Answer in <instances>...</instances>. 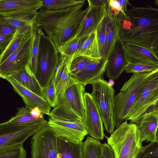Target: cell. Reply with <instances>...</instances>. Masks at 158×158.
<instances>
[{
    "mask_svg": "<svg viewBox=\"0 0 158 158\" xmlns=\"http://www.w3.org/2000/svg\"><path fill=\"white\" fill-rule=\"evenodd\" d=\"M84 5L56 10L41 8L38 11L35 25L44 31L58 48L75 35L88 10V7L83 9Z\"/></svg>",
    "mask_w": 158,
    "mask_h": 158,
    "instance_id": "6da1fadb",
    "label": "cell"
},
{
    "mask_svg": "<svg viewBox=\"0 0 158 158\" xmlns=\"http://www.w3.org/2000/svg\"><path fill=\"white\" fill-rule=\"evenodd\" d=\"M131 6L121 22L120 38L125 43L153 48L158 37V9Z\"/></svg>",
    "mask_w": 158,
    "mask_h": 158,
    "instance_id": "7a4b0ae2",
    "label": "cell"
},
{
    "mask_svg": "<svg viewBox=\"0 0 158 158\" xmlns=\"http://www.w3.org/2000/svg\"><path fill=\"white\" fill-rule=\"evenodd\" d=\"M30 143L31 158H82L83 142H73L48 125L33 135Z\"/></svg>",
    "mask_w": 158,
    "mask_h": 158,
    "instance_id": "3957f363",
    "label": "cell"
},
{
    "mask_svg": "<svg viewBox=\"0 0 158 158\" xmlns=\"http://www.w3.org/2000/svg\"><path fill=\"white\" fill-rule=\"evenodd\" d=\"M115 158H136L143 146L136 124L123 122L108 137Z\"/></svg>",
    "mask_w": 158,
    "mask_h": 158,
    "instance_id": "277c9868",
    "label": "cell"
},
{
    "mask_svg": "<svg viewBox=\"0 0 158 158\" xmlns=\"http://www.w3.org/2000/svg\"><path fill=\"white\" fill-rule=\"evenodd\" d=\"M85 86L79 83L69 87L49 116L52 119L83 122L85 116Z\"/></svg>",
    "mask_w": 158,
    "mask_h": 158,
    "instance_id": "5b68a950",
    "label": "cell"
},
{
    "mask_svg": "<svg viewBox=\"0 0 158 158\" xmlns=\"http://www.w3.org/2000/svg\"><path fill=\"white\" fill-rule=\"evenodd\" d=\"M155 70L149 72L133 73L124 84L120 92L114 96V118L116 128L124 122L135 102L142 85Z\"/></svg>",
    "mask_w": 158,
    "mask_h": 158,
    "instance_id": "8992f818",
    "label": "cell"
},
{
    "mask_svg": "<svg viewBox=\"0 0 158 158\" xmlns=\"http://www.w3.org/2000/svg\"><path fill=\"white\" fill-rule=\"evenodd\" d=\"M60 54L52 40L42 29L39 41L38 63L35 77L43 89L54 77Z\"/></svg>",
    "mask_w": 158,
    "mask_h": 158,
    "instance_id": "52a82bcc",
    "label": "cell"
},
{
    "mask_svg": "<svg viewBox=\"0 0 158 158\" xmlns=\"http://www.w3.org/2000/svg\"><path fill=\"white\" fill-rule=\"evenodd\" d=\"M158 102V69L142 85L125 120L136 123Z\"/></svg>",
    "mask_w": 158,
    "mask_h": 158,
    "instance_id": "ba28073f",
    "label": "cell"
},
{
    "mask_svg": "<svg viewBox=\"0 0 158 158\" xmlns=\"http://www.w3.org/2000/svg\"><path fill=\"white\" fill-rule=\"evenodd\" d=\"M90 94L102 118L105 130L112 134L115 127L114 118L115 91L113 87L102 78L91 84Z\"/></svg>",
    "mask_w": 158,
    "mask_h": 158,
    "instance_id": "9c48e42d",
    "label": "cell"
},
{
    "mask_svg": "<svg viewBox=\"0 0 158 158\" xmlns=\"http://www.w3.org/2000/svg\"><path fill=\"white\" fill-rule=\"evenodd\" d=\"M45 119L35 123L15 125L6 122L0 124V149L19 144L48 125Z\"/></svg>",
    "mask_w": 158,
    "mask_h": 158,
    "instance_id": "30bf717a",
    "label": "cell"
},
{
    "mask_svg": "<svg viewBox=\"0 0 158 158\" xmlns=\"http://www.w3.org/2000/svg\"><path fill=\"white\" fill-rule=\"evenodd\" d=\"M32 44V33L19 47L0 64V77L6 79L29 65Z\"/></svg>",
    "mask_w": 158,
    "mask_h": 158,
    "instance_id": "8fae6325",
    "label": "cell"
},
{
    "mask_svg": "<svg viewBox=\"0 0 158 158\" xmlns=\"http://www.w3.org/2000/svg\"><path fill=\"white\" fill-rule=\"evenodd\" d=\"M85 111L83 123L87 134L97 140L104 139L103 122L96 104L90 94H84Z\"/></svg>",
    "mask_w": 158,
    "mask_h": 158,
    "instance_id": "7c38bea8",
    "label": "cell"
},
{
    "mask_svg": "<svg viewBox=\"0 0 158 158\" xmlns=\"http://www.w3.org/2000/svg\"><path fill=\"white\" fill-rule=\"evenodd\" d=\"M48 125L59 135L75 143L81 142L87 133L83 122L69 121L50 118Z\"/></svg>",
    "mask_w": 158,
    "mask_h": 158,
    "instance_id": "4fadbf2b",
    "label": "cell"
},
{
    "mask_svg": "<svg viewBox=\"0 0 158 158\" xmlns=\"http://www.w3.org/2000/svg\"><path fill=\"white\" fill-rule=\"evenodd\" d=\"M42 7V0H0V16L36 15Z\"/></svg>",
    "mask_w": 158,
    "mask_h": 158,
    "instance_id": "5bb4252c",
    "label": "cell"
},
{
    "mask_svg": "<svg viewBox=\"0 0 158 158\" xmlns=\"http://www.w3.org/2000/svg\"><path fill=\"white\" fill-rule=\"evenodd\" d=\"M128 63L125 43L120 37L107 58V76L109 79L116 80L125 70Z\"/></svg>",
    "mask_w": 158,
    "mask_h": 158,
    "instance_id": "9a60e30c",
    "label": "cell"
},
{
    "mask_svg": "<svg viewBox=\"0 0 158 158\" xmlns=\"http://www.w3.org/2000/svg\"><path fill=\"white\" fill-rule=\"evenodd\" d=\"M11 85L14 90L23 99L25 106L31 110L39 107L44 114L49 115L51 107L44 98L26 88L11 77L6 79Z\"/></svg>",
    "mask_w": 158,
    "mask_h": 158,
    "instance_id": "2e32d148",
    "label": "cell"
},
{
    "mask_svg": "<svg viewBox=\"0 0 158 158\" xmlns=\"http://www.w3.org/2000/svg\"><path fill=\"white\" fill-rule=\"evenodd\" d=\"M73 55L61 56L54 77L56 91L58 102L70 86L77 83L71 77L70 67Z\"/></svg>",
    "mask_w": 158,
    "mask_h": 158,
    "instance_id": "e0dca14e",
    "label": "cell"
},
{
    "mask_svg": "<svg viewBox=\"0 0 158 158\" xmlns=\"http://www.w3.org/2000/svg\"><path fill=\"white\" fill-rule=\"evenodd\" d=\"M83 19L75 36L81 37L88 36L96 30L104 18L108 15L106 6L92 7Z\"/></svg>",
    "mask_w": 158,
    "mask_h": 158,
    "instance_id": "ac0fdd59",
    "label": "cell"
},
{
    "mask_svg": "<svg viewBox=\"0 0 158 158\" xmlns=\"http://www.w3.org/2000/svg\"><path fill=\"white\" fill-rule=\"evenodd\" d=\"M107 58H97L88 64L81 71L72 77L77 83L85 86L91 84L102 76L106 70Z\"/></svg>",
    "mask_w": 158,
    "mask_h": 158,
    "instance_id": "d6986e66",
    "label": "cell"
},
{
    "mask_svg": "<svg viewBox=\"0 0 158 158\" xmlns=\"http://www.w3.org/2000/svg\"><path fill=\"white\" fill-rule=\"evenodd\" d=\"M125 45L129 62L158 64V57L153 48L127 43Z\"/></svg>",
    "mask_w": 158,
    "mask_h": 158,
    "instance_id": "ffe728a7",
    "label": "cell"
},
{
    "mask_svg": "<svg viewBox=\"0 0 158 158\" xmlns=\"http://www.w3.org/2000/svg\"><path fill=\"white\" fill-rule=\"evenodd\" d=\"M143 141H156L158 129V117L155 113L150 111L136 123Z\"/></svg>",
    "mask_w": 158,
    "mask_h": 158,
    "instance_id": "44dd1931",
    "label": "cell"
},
{
    "mask_svg": "<svg viewBox=\"0 0 158 158\" xmlns=\"http://www.w3.org/2000/svg\"><path fill=\"white\" fill-rule=\"evenodd\" d=\"M9 77L13 78L26 88L45 98L43 89L35 75L30 69L29 65H27L23 69L12 74Z\"/></svg>",
    "mask_w": 158,
    "mask_h": 158,
    "instance_id": "7402d4cb",
    "label": "cell"
},
{
    "mask_svg": "<svg viewBox=\"0 0 158 158\" xmlns=\"http://www.w3.org/2000/svg\"><path fill=\"white\" fill-rule=\"evenodd\" d=\"M81 56L93 58L102 57L97 39L96 30L88 36L82 45L73 55V58Z\"/></svg>",
    "mask_w": 158,
    "mask_h": 158,
    "instance_id": "603a6c76",
    "label": "cell"
},
{
    "mask_svg": "<svg viewBox=\"0 0 158 158\" xmlns=\"http://www.w3.org/2000/svg\"><path fill=\"white\" fill-rule=\"evenodd\" d=\"M108 16L109 19L106 35V56L107 58L120 37L122 22L121 19L116 17Z\"/></svg>",
    "mask_w": 158,
    "mask_h": 158,
    "instance_id": "cb8c5ba5",
    "label": "cell"
},
{
    "mask_svg": "<svg viewBox=\"0 0 158 158\" xmlns=\"http://www.w3.org/2000/svg\"><path fill=\"white\" fill-rule=\"evenodd\" d=\"M33 28L27 27L16 30L9 44L4 51L0 54V64L15 51L21 43L31 35Z\"/></svg>",
    "mask_w": 158,
    "mask_h": 158,
    "instance_id": "d4e9b609",
    "label": "cell"
},
{
    "mask_svg": "<svg viewBox=\"0 0 158 158\" xmlns=\"http://www.w3.org/2000/svg\"><path fill=\"white\" fill-rule=\"evenodd\" d=\"M37 15H21L8 16H0V20L15 28L33 27L36 24Z\"/></svg>",
    "mask_w": 158,
    "mask_h": 158,
    "instance_id": "484cf974",
    "label": "cell"
},
{
    "mask_svg": "<svg viewBox=\"0 0 158 158\" xmlns=\"http://www.w3.org/2000/svg\"><path fill=\"white\" fill-rule=\"evenodd\" d=\"M42 29L35 25L32 31V44L29 66L32 72L36 74L38 63L39 41Z\"/></svg>",
    "mask_w": 158,
    "mask_h": 158,
    "instance_id": "4316f807",
    "label": "cell"
},
{
    "mask_svg": "<svg viewBox=\"0 0 158 158\" xmlns=\"http://www.w3.org/2000/svg\"><path fill=\"white\" fill-rule=\"evenodd\" d=\"M102 144L99 140L87 137L83 142L82 158H100Z\"/></svg>",
    "mask_w": 158,
    "mask_h": 158,
    "instance_id": "83f0119b",
    "label": "cell"
},
{
    "mask_svg": "<svg viewBox=\"0 0 158 158\" xmlns=\"http://www.w3.org/2000/svg\"><path fill=\"white\" fill-rule=\"evenodd\" d=\"M88 36L81 37L74 36L70 38L57 48L60 54L67 56H73L82 45Z\"/></svg>",
    "mask_w": 158,
    "mask_h": 158,
    "instance_id": "f1b7e54d",
    "label": "cell"
},
{
    "mask_svg": "<svg viewBox=\"0 0 158 158\" xmlns=\"http://www.w3.org/2000/svg\"><path fill=\"white\" fill-rule=\"evenodd\" d=\"M30 110V109L26 106L19 108L18 109V112L15 115L12 117L6 122L15 125H23L31 124L42 120L37 119L33 117L31 114Z\"/></svg>",
    "mask_w": 158,
    "mask_h": 158,
    "instance_id": "f546056e",
    "label": "cell"
},
{
    "mask_svg": "<svg viewBox=\"0 0 158 158\" xmlns=\"http://www.w3.org/2000/svg\"><path fill=\"white\" fill-rule=\"evenodd\" d=\"M42 8L50 10H56L64 9L85 3V0H42Z\"/></svg>",
    "mask_w": 158,
    "mask_h": 158,
    "instance_id": "4dcf8cb0",
    "label": "cell"
},
{
    "mask_svg": "<svg viewBox=\"0 0 158 158\" xmlns=\"http://www.w3.org/2000/svg\"><path fill=\"white\" fill-rule=\"evenodd\" d=\"M109 17L106 16L100 23L96 31L100 55L102 57L106 56V35Z\"/></svg>",
    "mask_w": 158,
    "mask_h": 158,
    "instance_id": "1f68e13d",
    "label": "cell"
},
{
    "mask_svg": "<svg viewBox=\"0 0 158 158\" xmlns=\"http://www.w3.org/2000/svg\"><path fill=\"white\" fill-rule=\"evenodd\" d=\"M0 158H27L23 144L0 149Z\"/></svg>",
    "mask_w": 158,
    "mask_h": 158,
    "instance_id": "d6a6232c",
    "label": "cell"
},
{
    "mask_svg": "<svg viewBox=\"0 0 158 158\" xmlns=\"http://www.w3.org/2000/svg\"><path fill=\"white\" fill-rule=\"evenodd\" d=\"M97 58H93L85 56H79L73 57L70 67L71 77L84 69L89 63Z\"/></svg>",
    "mask_w": 158,
    "mask_h": 158,
    "instance_id": "836d02e7",
    "label": "cell"
},
{
    "mask_svg": "<svg viewBox=\"0 0 158 158\" xmlns=\"http://www.w3.org/2000/svg\"><path fill=\"white\" fill-rule=\"evenodd\" d=\"M158 69V64L132 63L129 62L125 70L127 73L149 72Z\"/></svg>",
    "mask_w": 158,
    "mask_h": 158,
    "instance_id": "e575fe53",
    "label": "cell"
},
{
    "mask_svg": "<svg viewBox=\"0 0 158 158\" xmlns=\"http://www.w3.org/2000/svg\"><path fill=\"white\" fill-rule=\"evenodd\" d=\"M43 91L45 98L51 107H55L58 104V100L56 93L54 78L46 87L43 88Z\"/></svg>",
    "mask_w": 158,
    "mask_h": 158,
    "instance_id": "d590c367",
    "label": "cell"
},
{
    "mask_svg": "<svg viewBox=\"0 0 158 158\" xmlns=\"http://www.w3.org/2000/svg\"><path fill=\"white\" fill-rule=\"evenodd\" d=\"M136 158H158V141L151 142L143 146Z\"/></svg>",
    "mask_w": 158,
    "mask_h": 158,
    "instance_id": "8d00e7d4",
    "label": "cell"
},
{
    "mask_svg": "<svg viewBox=\"0 0 158 158\" xmlns=\"http://www.w3.org/2000/svg\"><path fill=\"white\" fill-rule=\"evenodd\" d=\"M106 8L108 15L116 17L122 21L124 17L126 16L122 11L118 0H108Z\"/></svg>",
    "mask_w": 158,
    "mask_h": 158,
    "instance_id": "74e56055",
    "label": "cell"
},
{
    "mask_svg": "<svg viewBox=\"0 0 158 158\" xmlns=\"http://www.w3.org/2000/svg\"><path fill=\"white\" fill-rule=\"evenodd\" d=\"M14 34L0 35V54L4 51L9 45L13 37Z\"/></svg>",
    "mask_w": 158,
    "mask_h": 158,
    "instance_id": "f35d334b",
    "label": "cell"
},
{
    "mask_svg": "<svg viewBox=\"0 0 158 158\" xmlns=\"http://www.w3.org/2000/svg\"><path fill=\"white\" fill-rule=\"evenodd\" d=\"M17 29L4 22L0 20V35L14 34Z\"/></svg>",
    "mask_w": 158,
    "mask_h": 158,
    "instance_id": "ab89813d",
    "label": "cell"
},
{
    "mask_svg": "<svg viewBox=\"0 0 158 158\" xmlns=\"http://www.w3.org/2000/svg\"><path fill=\"white\" fill-rule=\"evenodd\" d=\"M100 158H115L113 152L107 143L102 144V151Z\"/></svg>",
    "mask_w": 158,
    "mask_h": 158,
    "instance_id": "60d3db41",
    "label": "cell"
},
{
    "mask_svg": "<svg viewBox=\"0 0 158 158\" xmlns=\"http://www.w3.org/2000/svg\"><path fill=\"white\" fill-rule=\"evenodd\" d=\"M88 6L94 7L106 6L108 0H88Z\"/></svg>",
    "mask_w": 158,
    "mask_h": 158,
    "instance_id": "b9f144b4",
    "label": "cell"
},
{
    "mask_svg": "<svg viewBox=\"0 0 158 158\" xmlns=\"http://www.w3.org/2000/svg\"><path fill=\"white\" fill-rule=\"evenodd\" d=\"M30 113L32 116L35 118L40 120L44 119V114L38 107H35L31 110Z\"/></svg>",
    "mask_w": 158,
    "mask_h": 158,
    "instance_id": "7bdbcfd3",
    "label": "cell"
},
{
    "mask_svg": "<svg viewBox=\"0 0 158 158\" xmlns=\"http://www.w3.org/2000/svg\"><path fill=\"white\" fill-rule=\"evenodd\" d=\"M118 1L121 6V9L123 12L126 14V13L127 11V5L129 4L131 6V5L130 4L129 1L127 0H119Z\"/></svg>",
    "mask_w": 158,
    "mask_h": 158,
    "instance_id": "ee69618b",
    "label": "cell"
},
{
    "mask_svg": "<svg viewBox=\"0 0 158 158\" xmlns=\"http://www.w3.org/2000/svg\"><path fill=\"white\" fill-rule=\"evenodd\" d=\"M153 49L158 57V37L156 39L153 47Z\"/></svg>",
    "mask_w": 158,
    "mask_h": 158,
    "instance_id": "f6af8a7d",
    "label": "cell"
},
{
    "mask_svg": "<svg viewBox=\"0 0 158 158\" xmlns=\"http://www.w3.org/2000/svg\"><path fill=\"white\" fill-rule=\"evenodd\" d=\"M150 111H152L155 113L158 117V102L153 107Z\"/></svg>",
    "mask_w": 158,
    "mask_h": 158,
    "instance_id": "bcb514c9",
    "label": "cell"
},
{
    "mask_svg": "<svg viewBox=\"0 0 158 158\" xmlns=\"http://www.w3.org/2000/svg\"><path fill=\"white\" fill-rule=\"evenodd\" d=\"M108 83L109 85L111 87H113L114 84V80L112 79H109Z\"/></svg>",
    "mask_w": 158,
    "mask_h": 158,
    "instance_id": "7dc6e473",
    "label": "cell"
},
{
    "mask_svg": "<svg viewBox=\"0 0 158 158\" xmlns=\"http://www.w3.org/2000/svg\"><path fill=\"white\" fill-rule=\"evenodd\" d=\"M156 141H158V129L157 132Z\"/></svg>",
    "mask_w": 158,
    "mask_h": 158,
    "instance_id": "c3c4849f",
    "label": "cell"
},
{
    "mask_svg": "<svg viewBox=\"0 0 158 158\" xmlns=\"http://www.w3.org/2000/svg\"><path fill=\"white\" fill-rule=\"evenodd\" d=\"M154 3L158 7V0H156L154 1Z\"/></svg>",
    "mask_w": 158,
    "mask_h": 158,
    "instance_id": "681fc988",
    "label": "cell"
}]
</instances>
